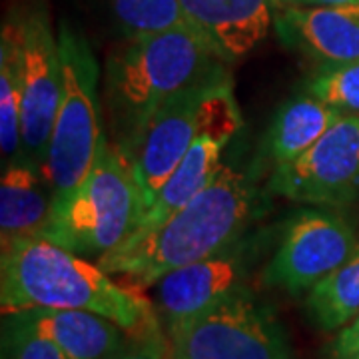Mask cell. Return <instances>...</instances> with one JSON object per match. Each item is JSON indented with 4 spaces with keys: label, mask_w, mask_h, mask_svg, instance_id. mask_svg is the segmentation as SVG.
I'll return each mask as SVG.
<instances>
[{
    "label": "cell",
    "mask_w": 359,
    "mask_h": 359,
    "mask_svg": "<svg viewBox=\"0 0 359 359\" xmlns=\"http://www.w3.org/2000/svg\"><path fill=\"white\" fill-rule=\"evenodd\" d=\"M256 204L245 174L222 164L192 202L150 230L134 231L96 264L132 287H150L174 269L190 266L242 238Z\"/></svg>",
    "instance_id": "obj_1"
},
{
    "label": "cell",
    "mask_w": 359,
    "mask_h": 359,
    "mask_svg": "<svg viewBox=\"0 0 359 359\" xmlns=\"http://www.w3.org/2000/svg\"><path fill=\"white\" fill-rule=\"evenodd\" d=\"M0 308L4 316L34 308L84 309L116 321L130 334L158 321L138 287L114 282L88 257L40 236L2 245Z\"/></svg>",
    "instance_id": "obj_2"
},
{
    "label": "cell",
    "mask_w": 359,
    "mask_h": 359,
    "mask_svg": "<svg viewBox=\"0 0 359 359\" xmlns=\"http://www.w3.org/2000/svg\"><path fill=\"white\" fill-rule=\"evenodd\" d=\"M226 74L228 62L192 28L130 39L106 66L108 100L120 132L118 146H128L174 94Z\"/></svg>",
    "instance_id": "obj_3"
},
{
    "label": "cell",
    "mask_w": 359,
    "mask_h": 359,
    "mask_svg": "<svg viewBox=\"0 0 359 359\" xmlns=\"http://www.w3.org/2000/svg\"><path fill=\"white\" fill-rule=\"evenodd\" d=\"M142 216L144 200L128 156L104 136L86 178L52 204L40 238L98 262L138 230Z\"/></svg>",
    "instance_id": "obj_4"
},
{
    "label": "cell",
    "mask_w": 359,
    "mask_h": 359,
    "mask_svg": "<svg viewBox=\"0 0 359 359\" xmlns=\"http://www.w3.org/2000/svg\"><path fill=\"white\" fill-rule=\"evenodd\" d=\"M62 92L44 164L52 204L60 202L86 178L104 138L100 126L98 80L100 66L86 39L70 25L58 30Z\"/></svg>",
    "instance_id": "obj_5"
},
{
    "label": "cell",
    "mask_w": 359,
    "mask_h": 359,
    "mask_svg": "<svg viewBox=\"0 0 359 359\" xmlns=\"http://www.w3.org/2000/svg\"><path fill=\"white\" fill-rule=\"evenodd\" d=\"M166 327L172 359H292L282 325L248 287Z\"/></svg>",
    "instance_id": "obj_6"
},
{
    "label": "cell",
    "mask_w": 359,
    "mask_h": 359,
    "mask_svg": "<svg viewBox=\"0 0 359 359\" xmlns=\"http://www.w3.org/2000/svg\"><path fill=\"white\" fill-rule=\"evenodd\" d=\"M18 82L22 106V152L26 160L40 170L46 158L62 92L60 46L44 2L34 4L20 18Z\"/></svg>",
    "instance_id": "obj_7"
},
{
    "label": "cell",
    "mask_w": 359,
    "mask_h": 359,
    "mask_svg": "<svg viewBox=\"0 0 359 359\" xmlns=\"http://www.w3.org/2000/svg\"><path fill=\"white\" fill-rule=\"evenodd\" d=\"M269 190L311 205L359 200V114H346L297 160L273 170Z\"/></svg>",
    "instance_id": "obj_8"
},
{
    "label": "cell",
    "mask_w": 359,
    "mask_h": 359,
    "mask_svg": "<svg viewBox=\"0 0 359 359\" xmlns=\"http://www.w3.org/2000/svg\"><path fill=\"white\" fill-rule=\"evenodd\" d=\"M228 80H231L230 74L212 78L174 94L148 118L136 138L122 148L140 186L144 212L198 138L204 100Z\"/></svg>",
    "instance_id": "obj_9"
},
{
    "label": "cell",
    "mask_w": 359,
    "mask_h": 359,
    "mask_svg": "<svg viewBox=\"0 0 359 359\" xmlns=\"http://www.w3.org/2000/svg\"><path fill=\"white\" fill-rule=\"evenodd\" d=\"M358 245L355 230L346 218L323 210H304L287 224L262 280L290 294L309 292L344 266Z\"/></svg>",
    "instance_id": "obj_10"
},
{
    "label": "cell",
    "mask_w": 359,
    "mask_h": 359,
    "mask_svg": "<svg viewBox=\"0 0 359 359\" xmlns=\"http://www.w3.org/2000/svg\"><path fill=\"white\" fill-rule=\"evenodd\" d=\"M245 271L248 245L240 238L212 256L166 273L156 283V304L166 325L192 318L244 290Z\"/></svg>",
    "instance_id": "obj_11"
},
{
    "label": "cell",
    "mask_w": 359,
    "mask_h": 359,
    "mask_svg": "<svg viewBox=\"0 0 359 359\" xmlns=\"http://www.w3.org/2000/svg\"><path fill=\"white\" fill-rule=\"evenodd\" d=\"M282 40L321 65L359 60V2L339 6L287 4L276 16Z\"/></svg>",
    "instance_id": "obj_12"
},
{
    "label": "cell",
    "mask_w": 359,
    "mask_h": 359,
    "mask_svg": "<svg viewBox=\"0 0 359 359\" xmlns=\"http://www.w3.org/2000/svg\"><path fill=\"white\" fill-rule=\"evenodd\" d=\"M192 28L224 62H238L268 39L271 0H180Z\"/></svg>",
    "instance_id": "obj_13"
},
{
    "label": "cell",
    "mask_w": 359,
    "mask_h": 359,
    "mask_svg": "<svg viewBox=\"0 0 359 359\" xmlns=\"http://www.w3.org/2000/svg\"><path fill=\"white\" fill-rule=\"evenodd\" d=\"M20 313L70 359H112L128 346L126 330L94 311L34 308Z\"/></svg>",
    "instance_id": "obj_14"
},
{
    "label": "cell",
    "mask_w": 359,
    "mask_h": 359,
    "mask_svg": "<svg viewBox=\"0 0 359 359\" xmlns=\"http://www.w3.org/2000/svg\"><path fill=\"white\" fill-rule=\"evenodd\" d=\"M50 210V186L36 164L26 158L4 164L0 180V244L40 236Z\"/></svg>",
    "instance_id": "obj_15"
},
{
    "label": "cell",
    "mask_w": 359,
    "mask_h": 359,
    "mask_svg": "<svg viewBox=\"0 0 359 359\" xmlns=\"http://www.w3.org/2000/svg\"><path fill=\"white\" fill-rule=\"evenodd\" d=\"M341 116V112L309 94L283 104L271 122L266 140V150L276 168L306 154Z\"/></svg>",
    "instance_id": "obj_16"
},
{
    "label": "cell",
    "mask_w": 359,
    "mask_h": 359,
    "mask_svg": "<svg viewBox=\"0 0 359 359\" xmlns=\"http://www.w3.org/2000/svg\"><path fill=\"white\" fill-rule=\"evenodd\" d=\"M18 56H20V18L6 20L0 36V148L4 162L25 158Z\"/></svg>",
    "instance_id": "obj_17"
},
{
    "label": "cell",
    "mask_w": 359,
    "mask_h": 359,
    "mask_svg": "<svg viewBox=\"0 0 359 359\" xmlns=\"http://www.w3.org/2000/svg\"><path fill=\"white\" fill-rule=\"evenodd\" d=\"M309 320L323 332H337L359 316V245L344 266L335 269L306 297Z\"/></svg>",
    "instance_id": "obj_18"
},
{
    "label": "cell",
    "mask_w": 359,
    "mask_h": 359,
    "mask_svg": "<svg viewBox=\"0 0 359 359\" xmlns=\"http://www.w3.org/2000/svg\"><path fill=\"white\" fill-rule=\"evenodd\" d=\"M112 8L130 39L192 28L180 0H112Z\"/></svg>",
    "instance_id": "obj_19"
},
{
    "label": "cell",
    "mask_w": 359,
    "mask_h": 359,
    "mask_svg": "<svg viewBox=\"0 0 359 359\" xmlns=\"http://www.w3.org/2000/svg\"><path fill=\"white\" fill-rule=\"evenodd\" d=\"M306 94L341 114H359V60L323 65L308 82Z\"/></svg>",
    "instance_id": "obj_20"
},
{
    "label": "cell",
    "mask_w": 359,
    "mask_h": 359,
    "mask_svg": "<svg viewBox=\"0 0 359 359\" xmlns=\"http://www.w3.org/2000/svg\"><path fill=\"white\" fill-rule=\"evenodd\" d=\"M2 347L4 359H70L52 339L40 334L20 311L4 316Z\"/></svg>",
    "instance_id": "obj_21"
},
{
    "label": "cell",
    "mask_w": 359,
    "mask_h": 359,
    "mask_svg": "<svg viewBox=\"0 0 359 359\" xmlns=\"http://www.w3.org/2000/svg\"><path fill=\"white\" fill-rule=\"evenodd\" d=\"M112 359H172L170 358V344L168 337L162 334L160 323L154 321L152 325L144 327L136 334V339L128 341L118 355Z\"/></svg>",
    "instance_id": "obj_22"
},
{
    "label": "cell",
    "mask_w": 359,
    "mask_h": 359,
    "mask_svg": "<svg viewBox=\"0 0 359 359\" xmlns=\"http://www.w3.org/2000/svg\"><path fill=\"white\" fill-rule=\"evenodd\" d=\"M327 359H359V316L337 330L327 347Z\"/></svg>",
    "instance_id": "obj_23"
},
{
    "label": "cell",
    "mask_w": 359,
    "mask_h": 359,
    "mask_svg": "<svg viewBox=\"0 0 359 359\" xmlns=\"http://www.w3.org/2000/svg\"><path fill=\"white\" fill-rule=\"evenodd\" d=\"M285 4L299 6H339V4H358L359 0H282Z\"/></svg>",
    "instance_id": "obj_24"
}]
</instances>
